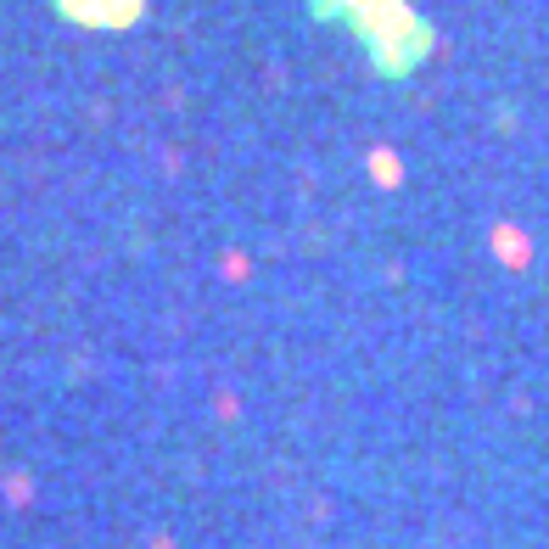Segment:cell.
I'll return each mask as SVG.
<instances>
[{"label": "cell", "mask_w": 549, "mask_h": 549, "mask_svg": "<svg viewBox=\"0 0 549 549\" xmlns=\"http://www.w3.org/2000/svg\"><path fill=\"white\" fill-rule=\"evenodd\" d=\"M73 23H90V29H124L141 17V0H57Z\"/></svg>", "instance_id": "cell-1"}]
</instances>
